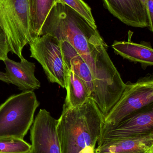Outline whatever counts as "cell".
Masks as SVG:
<instances>
[{"instance_id": "cell-1", "label": "cell", "mask_w": 153, "mask_h": 153, "mask_svg": "<svg viewBox=\"0 0 153 153\" xmlns=\"http://www.w3.org/2000/svg\"><path fill=\"white\" fill-rule=\"evenodd\" d=\"M49 35L70 44L87 64L96 82L94 57L101 44L105 42L97 28L64 4H56L47 17L40 36Z\"/></svg>"}, {"instance_id": "cell-19", "label": "cell", "mask_w": 153, "mask_h": 153, "mask_svg": "<svg viewBox=\"0 0 153 153\" xmlns=\"http://www.w3.org/2000/svg\"><path fill=\"white\" fill-rule=\"evenodd\" d=\"M145 6L149 20V25L148 28L152 32H153V0H146Z\"/></svg>"}, {"instance_id": "cell-15", "label": "cell", "mask_w": 153, "mask_h": 153, "mask_svg": "<svg viewBox=\"0 0 153 153\" xmlns=\"http://www.w3.org/2000/svg\"><path fill=\"white\" fill-rule=\"evenodd\" d=\"M59 1L28 0L31 39L39 36L43 23L49 12Z\"/></svg>"}, {"instance_id": "cell-18", "label": "cell", "mask_w": 153, "mask_h": 153, "mask_svg": "<svg viewBox=\"0 0 153 153\" xmlns=\"http://www.w3.org/2000/svg\"><path fill=\"white\" fill-rule=\"evenodd\" d=\"M11 52L6 35L0 27V61H4L8 58V54Z\"/></svg>"}, {"instance_id": "cell-9", "label": "cell", "mask_w": 153, "mask_h": 153, "mask_svg": "<svg viewBox=\"0 0 153 153\" xmlns=\"http://www.w3.org/2000/svg\"><path fill=\"white\" fill-rule=\"evenodd\" d=\"M109 11L120 21L134 27H149L145 6L140 0H103Z\"/></svg>"}, {"instance_id": "cell-10", "label": "cell", "mask_w": 153, "mask_h": 153, "mask_svg": "<svg viewBox=\"0 0 153 153\" xmlns=\"http://www.w3.org/2000/svg\"><path fill=\"white\" fill-rule=\"evenodd\" d=\"M95 153H153V133L98 143Z\"/></svg>"}, {"instance_id": "cell-12", "label": "cell", "mask_w": 153, "mask_h": 153, "mask_svg": "<svg viewBox=\"0 0 153 153\" xmlns=\"http://www.w3.org/2000/svg\"><path fill=\"white\" fill-rule=\"evenodd\" d=\"M112 48L116 54L131 62L141 64L144 69L153 65V49L150 42L140 44L128 41H114Z\"/></svg>"}, {"instance_id": "cell-2", "label": "cell", "mask_w": 153, "mask_h": 153, "mask_svg": "<svg viewBox=\"0 0 153 153\" xmlns=\"http://www.w3.org/2000/svg\"><path fill=\"white\" fill-rule=\"evenodd\" d=\"M104 117L91 98L75 108L63 105L56 128L61 153H79L89 146H96L105 125Z\"/></svg>"}, {"instance_id": "cell-7", "label": "cell", "mask_w": 153, "mask_h": 153, "mask_svg": "<svg viewBox=\"0 0 153 153\" xmlns=\"http://www.w3.org/2000/svg\"><path fill=\"white\" fill-rule=\"evenodd\" d=\"M153 133V104L129 115L117 125L104 126L98 143Z\"/></svg>"}, {"instance_id": "cell-21", "label": "cell", "mask_w": 153, "mask_h": 153, "mask_svg": "<svg viewBox=\"0 0 153 153\" xmlns=\"http://www.w3.org/2000/svg\"><path fill=\"white\" fill-rule=\"evenodd\" d=\"M0 80L5 82L8 83H10V81H9L5 73L1 71H0Z\"/></svg>"}, {"instance_id": "cell-14", "label": "cell", "mask_w": 153, "mask_h": 153, "mask_svg": "<svg viewBox=\"0 0 153 153\" xmlns=\"http://www.w3.org/2000/svg\"><path fill=\"white\" fill-rule=\"evenodd\" d=\"M65 69V88L66 97L63 105L75 108L83 104L90 93L86 85L72 70L64 64Z\"/></svg>"}, {"instance_id": "cell-8", "label": "cell", "mask_w": 153, "mask_h": 153, "mask_svg": "<svg viewBox=\"0 0 153 153\" xmlns=\"http://www.w3.org/2000/svg\"><path fill=\"white\" fill-rule=\"evenodd\" d=\"M57 120L46 109H40L31 128L28 153H61L57 132Z\"/></svg>"}, {"instance_id": "cell-5", "label": "cell", "mask_w": 153, "mask_h": 153, "mask_svg": "<svg viewBox=\"0 0 153 153\" xmlns=\"http://www.w3.org/2000/svg\"><path fill=\"white\" fill-rule=\"evenodd\" d=\"M152 104V75L148 74L135 82H127L120 98L104 117V126H115L129 115Z\"/></svg>"}, {"instance_id": "cell-6", "label": "cell", "mask_w": 153, "mask_h": 153, "mask_svg": "<svg viewBox=\"0 0 153 153\" xmlns=\"http://www.w3.org/2000/svg\"><path fill=\"white\" fill-rule=\"evenodd\" d=\"M30 57L42 65L49 82L65 87V69L60 42L49 35L40 36L29 42Z\"/></svg>"}, {"instance_id": "cell-16", "label": "cell", "mask_w": 153, "mask_h": 153, "mask_svg": "<svg viewBox=\"0 0 153 153\" xmlns=\"http://www.w3.org/2000/svg\"><path fill=\"white\" fill-rule=\"evenodd\" d=\"M31 144L17 138L0 139V153H28Z\"/></svg>"}, {"instance_id": "cell-22", "label": "cell", "mask_w": 153, "mask_h": 153, "mask_svg": "<svg viewBox=\"0 0 153 153\" xmlns=\"http://www.w3.org/2000/svg\"><path fill=\"white\" fill-rule=\"evenodd\" d=\"M140 1H141L142 2V3H143V4L145 5V6L146 1V0H140Z\"/></svg>"}, {"instance_id": "cell-13", "label": "cell", "mask_w": 153, "mask_h": 153, "mask_svg": "<svg viewBox=\"0 0 153 153\" xmlns=\"http://www.w3.org/2000/svg\"><path fill=\"white\" fill-rule=\"evenodd\" d=\"M63 62L71 68L87 86L93 99L94 95L93 76L87 64L75 48L66 41H60Z\"/></svg>"}, {"instance_id": "cell-4", "label": "cell", "mask_w": 153, "mask_h": 153, "mask_svg": "<svg viewBox=\"0 0 153 153\" xmlns=\"http://www.w3.org/2000/svg\"><path fill=\"white\" fill-rule=\"evenodd\" d=\"M0 27L11 52L24 58L23 48L31 39L28 0H0Z\"/></svg>"}, {"instance_id": "cell-3", "label": "cell", "mask_w": 153, "mask_h": 153, "mask_svg": "<svg viewBox=\"0 0 153 153\" xmlns=\"http://www.w3.org/2000/svg\"><path fill=\"white\" fill-rule=\"evenodd\" d=\"M39 105L33 91H22L9 97L0 105V139H24Z\"/></svg>"}, {"instance_id": "cell-17", "label": "cell", "mask_w": 153, "mask_h": 153, "mask_svg": "<svg viewBox=\"0 0 153 153\" xmlns=\"http://www.w3.org/2000/svg\"><path fill=\"white\" fill-rule=\"evenodd\" d=\"M59 2L64 4L74 10L87 20L93 27L97 28L91 9L83 0H59Z\"/></svg>"}, {"instance_id": "cell-11", "label": "cell", "mask_w": 153, "mask_h": 153, "mask_svg": "<svg viewBox=\"0 0 153 153\" xmlns=\"http://www.w3.org/2000/svg\"><path fill=\"white\" fill-rule=\"evenodd\" d=\"M5 64L6 76L10 83L16 85L20 90L33 91L40 87V83L36 78L35 63L28 62L24 58L20 62L9 58L3 61Z\"/></svg>"}, {"instance_id": "cell-20", "label": "cell", "mask_w": 153, "mask_h": 153, "mask_svg": "<svg viewBox=\"0 0 153 153\" xmlns=\"http://www.w3.org/2000/svg\"><path fill=\"white\" fill-rule=\"evenodd\" d=\"M95 148H96V146H89L83 149L79 153H95Z\"/></svg>"}]
</instances>
